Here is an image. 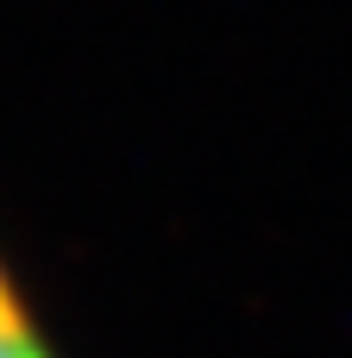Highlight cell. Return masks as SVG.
<instances>
[{"label":"cell","instance_id":"cell-1","mask_svg":"<svg viewBox=\"0 0 352 358\" xmlns=\"http://www.w3.org/2000/svg\"><path fill=\"white\" fill-rule=\"evenodd\" d=\"M0 358H57L50 334H44L38 315L25 308V296H19V283L6 277V264H0Z\"/></svg>","mask_w":352,"mask_h":358}]
</instances>
